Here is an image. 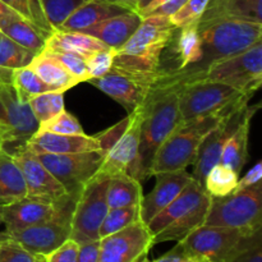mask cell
I'll use <instances>...</instances> for the list:
<instances>
[{
    "mask_svg": "<svg viewBox=\"0 0 262 262\" xmlns=\"http://www.w3.org/2000/svg\"><path fill=\"white\" fill-rule=\"evenodd\" d=\"M182 84L183 76L178 71H166L140 106L142 115L138 148L141 182L148 177V169L158 148L182 123L179 112Z\"/></svg>",
    "mask_w": 262,
    "mask_h": 262,
    "instance_id": "cell-1",
    "label": "cell"
},
{
    "mask_svg": "<svg viewBox=\"0 0 262 262\" xmlns=\"http://www.w3.org/2000/svg\"><path fill=\"white\" fill-rule=\"evenodd\" d=\"M176 31L169 17L146 15L132 37L117 50L113 66L136 73H160L164 71L161 54L173 40Z\"/></svg>",
    "mask_w": 262,
    "mask_h": 262,
    "instance_id": "cell-2",
    "label": "cell"
},
{
    "mask_svg": "<svg viewBox=\"0 0 262 262\" xmlns=\"http://www.w3.org/2000/svg\"><path fill=\"white\" fill-rule=\"evenodd\" d=\"M202 59L184 76H197L212 63L247 50L262 38V23L238 18H215L199 22ZM177 71V69H176Z\"/></svg>",
    "mask_w": 262,
    "mask_h": 262,
    "instance_id": "cell-3",
    "label": "cell"
},
{
    "mask_svg": "<svg viewBox=\"0 0 262 262\" xmlns=\"http://www.w3.org/2000/svg\"><path fill=\"white\" fill-rule=\"evenodd\" d=\"M225 115H207L182 122L155 152L148 177L164 171L186 170L196 160L200 146L207 133L211 132Z\"/></svg>",
    "mask_w": 262,
    "mask_h": 262,
    "instance_id": "cell-4",
    "label": "cell"
},
{
    "mask_svg": "<svg viewBox=\"0 0 262 262\" xmlns=\"http://www.w3.org/2000/svg\"><path fill=\"white\" fill-rule=\"evenodd\" d=\"M250 100V96L224 83L183 76L179 94L181 119L187 122L207 115L230 114L247 106Z\"/></svg>",
    "mask_w": 262,
    "mask_h": 262,
    "instance_id": "cell-5",
    "label": "cell"
},
{
    "mask_svg": "<svg viewBox=\"0 0 262 262\" xmlns=\"http://www.w3.org/2000/svg\"><path fill=\"white\" fill-rule=\"evenodd\" d=\"M205 225L255 232L262 229V183L211 197Z\"/></svg>",
    "mask_w": 262,
    "mask_h": 262,
    "instance_id": "cell-6",
    "label": "cell"
},
{
    "mask_svg": "<svg viewBox=\"0 0 262 262\" xmlns=\"http://www.w3.org/2000/svg\"><path fill=\"white\" fill-rule=\"evenodd\" d=\"M184 77L224 83L252 97L262 84V40L237 55L215 61L197 76Z\"/></svg>",
    "mask_w": 262,
    "mask_h": 262,
    "instance_id": "cell-7",
    "label": "cell"
},
{
    "mask_svg": "<svg viewBox=\"0 0 262 262\" xmlns=\"http://www.w3.org/2000/svg\"><path fill=\"white\" fill-rule=\"evenodd\" d=\"M260 230L251 232L204 224L179 243L184 250L205 262H232Z\"/></svg>",
    "mask_w": 262,
    "mask_h": 262,
    "instance_id": "cell-8",
    "label": "cell"
},
{
    "mask_svg": "<svg viewBox=\"0 0 262 262\" xmlns=\"http://www.w3.org/2000/svg\"><path fill=\"white\" fill-rule=\"evenodd\" d=\"M109 177L97 173L82 188L73 205L71 216V239L81 245L99 241V229L109 211L106 189Z\"/></svg>",
    "mask_w": 262,
    "mask_h": 262,
    "instance_id": "cell-9",
    "label": "cell"
},
{
    "mask_svg": "<svg viewBox=\"0 0 262 262\" xmlns=\"http://www.w3.org/2000/svg\"><path fill=\"white\" fill-rule=\"evenodd\" d=\"M38 160L58 179L71 199L76 201L87 182L101 168L105 155L100 151L74 154H36Z\"/></svg>",
    "mask_w": 262,
    "mask_h": 262,
    "instance_id": "cell-10",
    "label": "cell"
},
{
    "mask_svg": "<svg viewBox=\"0 0 262 262\" xmlns=\"http://www.w3.org/2000/svg\"><path fill=\"white\" fill-rule=\"evenodd\" d=\"M35 119L28 102L18 99L10 82H0V133L3 150L13 154L25 147L27 141L37 132Z\"/></svg>",
    "mask_w": 262,
    "mask_h": 262,
    "instance_id": "cell-11",
    "label": "cell"
},
{
    "mask_svg": "<svg viewBox=\"0 0 262 262\" xmlns=\"http://www.w3.org/2000/svg\"><path fill=\"white\" fill-rule=\"evenodd\" d=\"M165 72L163 71L158 74H143L124 71L113 66L106 74L100 78L89 79L87 82L122 105L129 114L143 104L152 87L165 74Z\"/></svg>",
    "mask_w": 262,
    "mask_h": 262,
    "instance_id": "cell-12",
    "label": "cell"
},
{
    "mask_svg": "<svg viewBox=\"0 0 262 262\" xmlns=\"http://www.w3.org/2000/svg\"><path fill=\"white\" fill-rule=\"evenodd\" d=\"M10 155L22 171L27 188V197L59 207L73 204L74 200L68 196L66 188L38 160L36 154L26 148L25 146Z\"/></svg>",
    "mask_w": 262,
    "mask_h": 262,
    "instance_id": "cell-13",
    "label": "cell"
},
{
    "mask_svg": "<svg viewBox=\"0 0 262 262\" xmlns=\"http://www.w3.org/2000/svg\"><path fill=\"white\" fill-rule=\"evenodd\" d=\"M152 234L141 220L100 239L97 262H142L154 246Z\"/></svg>",
    "mask_w": 262,
    "mask_h": 262,
    "instance_id": "cell-14",
    "label": "cell"
},
{
    "mask_svg": "<svg viewBox=\"0 0 262 262\" xmlns=\"http://www.w3.org/2000/svg\"><path fill=\"white\" fill-rule=\"evenodd\" d=\"M73 206L61 210L55 217L9 234L10 241L37 256H48L71 237Z\"/></svg>",
    "mask_w": 262,
    "mask_h": 262,
    "instance_id": "cell-15",
    "label": "cell"
},
{
    "mask_svg": "<svg viewBox=\"0 0 262 262\" xmlns=\"http://www.w3.org/2000/svg\"><path fill=\"white\" fill-rule=\"evenodd\" d=\"M133 113L132 122L120 140L105 155L104 163L99 173L106 177L130 176L141 182L138 170V148L141 140V115L140 107Z\"/></svg>",
    "mask_w": 262,
    "mask_h": 262,
    "instance_id": "cell-16",
    "label": "cell"
},
{
    "mask_svg": "<svg viewBox=\"0 0 262 262\" xmlns=\"http://www.w3.org/2000/svg\"><path fill=\"white\" fill-rule=\"evenodd\" d=\"M246 107L237 110V112L228 114L220 120L219 124L214 128L210 133H207L206 137L202 141L201 146L199 148V154L194 160L193 173L192 178L201 183L204 186L206 174L209 173L210 169L220 163V156H222L223 147L225 142L232 135L233 130L238 127L245 117Z\"/></svg>",
    "mask_w": 262,
    "mask_h": 262,
    "instance_id": "cell-17",
    "label": "cell"
},
{
    "mask_svg": "<svg viewBox=\"0 0 262 262\" xmlns=\"http://www.w3.org/2000/svg\"><path fill=\"white\" fill-rule=\"evenodd\" d=\"M156 183L152 191L140 202V219L147 225L164 207L168 206L192 181V174L186 170L164 171L156 174Z\"/></svg>",
    "mask_w": 262,
    "mask_h": 262,
    "instance_id": "cell-18",
    "label": "cell"
},
{
    "mask_svg": "<svg viewBox=\"0 0 262 262\" xmlns=\"http://www.w3.org/2000/svg\"><path fill=\"white\" fill-rule=\"evenodd\" d=\"M73 205L74 202L67 205V206L59 207L53 204H48V202L25 197L19 201L3 206L5 229H7L8 234H12V233L22 230L25 228L48 222V220L55 217L61 210L72 207Z\"/></svg>",
    "mask_w": 262,
    "mask_h": 262,
    "instance_id": "cell-19",
    "label": "cell"
},
{
    "mask_svg": "<svg viewBox=\"0 0 262 262\" xmlns=\"http://www.w3.org/2000/svg\"><path fill=\"white\" fill-rule=\"evenodd\" d=\"M26 148L33 154H74L86 151H99L94 136L55 135L37 130L26 143Z\"/></svg>",
    "mask_w": 262,
    "mask_h": 262,
    "instance_id": "cell-20",
    "label": "cell"
},
{
    "mask_svg": "<svg viewBox=\"0 0 262 262\" xmlns=\"http://www.w3.org/2000/svg\"><path fill=\"white\" fill-rule=\"evenodd\" d=\"M142 18L137 12H127L107 18L82 32L94 36L109 48L119 50L140 27Z\"/></svg>",
    "mask_w": 262,
    "mask_h": 262,
    "instance_id": "cell-21",
    "label": "cell"
},
{
    "mask_svg": "<svg viewBox=\"0 0 262 262\" xmlns=\"http://www.w3.org/2000/svg\"><path fill=\"white\" fill-rule=\"evenodd\" d=\"M206 196H209V193L204 188V186L197 181H194V179H192L187 184L186 188L168 206L164 207L152 220H150L147 228L151 234H152V237L160 233L163 229H165L168 225L176 222L177 219H179L187 211H189L192 207L200 204Z\"/></svg>",
    "mask_w": 262,
    "mask_h": 262,
    "instance_id": "cell-22",
    "label": "cell"
},
{
    "mask_svg": "<svg viewBox=\"0 0 262 262\" xmlns=\"http://www.w3.org/2000/svg\"><path fill=\"white\" fill-rule=\"evenodd\" d=\"M258 109H260V104L252 105V106L247 105L242 122L233 130L223 147L220 164L228 166L238 174L241 173L248 159V138H250L251 120Z\"/></svg>",
    "mask_w": 262,
    "mask_h": 262,
    "instance_id": "cell-23",
    "label": "cell"
},
{
    "mask_svg": "<svg viewBox=\"0 0 262 262\" xmlns=\"http://www.w3.org/2000/svg\"><path fill=\"white\" fill-rule=\"evenodd\" d=\"M130 12L125 8L115 5L106 0H90L74 10L60 25L58 31H82L123 13Z\"/></svg>",
    "mask_w": 262,
    "mask_h": 262,
    "instance_id": "cell-24",
    "label": "cell"
},
{
    "mask_svg": "<svg viewBox=\"0 0 262 262\" xmlns=\"http://www.w3.org/2000/svg\"><path fill=\"white\" fill-rule=\"evenodd\" d=\"M210 202H211V196L209 194L200 204H197L189 211L182 215L179 219H177L176 222L168 225L160 233L154 235V245L163 242H170V241H173V242H181L189 233H192L194 229L204 225L207 216V212H209Z\"/></svg>",
    "mask_w": 262,
    "mask_h": 262,
    "instance_id": "cell-25",
    "label": "cell"
},
{
    "mask_svg": "<svg viewBox=\"0 0 262 262\" xmlns=\"http://www.w3.org/2000/svg\"><path fill=\"white\" fill-rule=\"evenodd\" d=\"M215 18H238L262 23V0H210L200 20Z\"/></svg>",
    "mask_w": 262,
    "mask_h": 262,
    "instance_id": "cell-26",
    "label": "cell"
},
{
    "mask_svg": "<svg viewBox=\"0 0 262 262\" xmlns=\"http://www.w3.org/2000/svg\"><path fill=\"white\" fill-rule=\"evenodd\" d=\"M27 197L25 178L13 156L0 148V206Z\"/></svg>",
    "mask_w": 262,
    "mask_h": 262,
    "instance_id": "cell-27",
    "label": "cell"
},
{
    "mask_svg": "<svg viewBox=\"0 0 262 262\" xmlns=\"http://www.w3.org/2000/svg\"><path fill=\"white\" fill-rule=\"evenodd\" d=\"M177 31L178 36L174 45V53L177 54V59L179 61L177 71L189 73L199 66L202 59V43L199 22L177 28Z\"/></svg>",
    "mask_w": 262,
    "mask_h": 262,
    "instance_id": "cell-28",
    "label": "cell"
},
{
    "mask_svg": "<svg viewBox=\"0 0 262 262\" xmlns=\"http://www.w3.org/2000/svg\"><path fill=\"white\" fill-rule=\"evenodd\" d=\"M105 43L95 38L94 36L87 35L78 31H54L53 35L46 40L45 49H59V50L72 51L82 55L83 58H90L97 51L107 49Z\"/></svg>",
    "mask_w": 262,
    "mask_h": 262,
    "instance_id": "cell-29",
    "label": "cell"
},
{
    "mask_svg": "<svg viewBox=\"0 0 262 262\" xmlns=\"http://www.w3.org/2000/svg\"><path fill=\"white\" fill-rule=\"evenodd\" d=\"M30 67L46 84L53 87L55 91L66 92L67 90L78 84L77 79L64 68L63 64L46 51L37 54Z\"/></svg>",
    "mask_w": 262,
    "mask_h": 262,
    "instance_id": "cell-30",
    "label": "cell"
},
{
    "mask_svg": "<svg viewBox=\"0 0 262 262\" xmlns=\"http://www.w3.org/2000/svg\"><path fill=\"white\" fill-rule=\"evenodd\" d=\"M0 31L20 46L33 51L35 54H40L46 46L48 38L35 26L18 14L3 20L0 23Z\"/></svg>",
    "mask_w": 262,
    "mask_h": 262,
    "instance_id": "cell-31",
    "label": "cell"
},
{
    "mask_svg": "<svg viewBox=\"0 0 262 262\" xmlns=\"http://www.w3.org/2000/svg\"><path fill=\"white\" fill-rule=\"evenodd\" d=\"M141 182L130 176H114L109 178L106 201L109 209L140 205L142 200Z\"/></svg>",
    "mask_w": 262,
    "mask_h": 262,
    "instance_id": "cell-32",
    "label": "cell"
},
{
    "mask_svg": "<svg viewBox=\"0 0 262 262\" xmlns=\"http://www.w3.org/2000/svg\"><path fill=\"white\" fill-rule=\"evenodd\" d=\"M10 83H12L18 99L22 102H28L36 95L55 91L53 87L46 84L30 66L14 69L12 72V77H10Z\"/></svg>",
    "mask_w": 262,
    "mask_h": 262,
    "instance_id": "cell-33",
    "label": "cell"
},
{
    "mask_svg": "<svg viewBox=\"0 0 262 262\" xmlns=\"http://www.w3.org/2000/svg\"><path fill=\"white\" fill-rule=\"evenodd\" d=\"M18 15L35 26L46 38L54 33V28L49 23L40 0H2Z\"/></svg>",
    "mask_w": 262,
    "mask_h": 262,
    "instance_id": "cell-34",
    "label": "cell"
},
{
    "mask_svg": "<svg viewBox=\"0 0 262 262\" xmlns=\"http://www.w3.org/2000/svg\"><path fill=\"white\" fill-rule=\"evenodd\" d=\"M36 55L37 54L20 46L0 31V69L13 72L27 67Z\"/></svg>",
    "mask_w": 262,
    "mask_h": 262,
    "instance_id": "cell-35",
    "label": "cell"
},
{
    "mask_svg": "<svg viewBox=\"0 0 262 262\" xmlns=\"http://www.w3.org/2000/svg\"><path fill=\"white\" fill-rule=\"evenodd\" d=\"M238 179V173L219 163L206 174L204 188L211 197H224L235 191Z\"/></svg>",
    "mask_w": 262,
    "mask_h": 262,
    "instance_id": "cell-36",
    "label": "cell"
},
{
    "mask_svg": "<svg viewBox=\"0 0 262 262\" xmlns=\"http://www.w3.org/2000/svg\"><path fill=\"white\" fill-rule=\"evenodd\" d=\"M140 219V205L109 209L99 229L100 239L129 227Z\"/></svg>",
    "mask_w": 262,
    "mask_h": 262,
    "instance_id": "cell-37",
    "label": "cell"
},
{
    "mask_svg": "<svg viewBox=\"0 0 262 262\" xmlns=\"http://www.w3.org/2000/svg\"><path fill=\"white\" fill-rule=\"evenodd\" d=\"M35 119L38 125L51 119L64 110V92L49 91L36 95L28 101Z\"/></svg>",
    "mask_w": 262,
    "mask_h": 262,
    "instance_id": "cell-38",
    "label": "cell"
},
{
    "mask_svg": "<svg viewBox=\"0 0 262 262\" xmlns=\"http://www.w3.org/2000/svg\"><path fill=\"white\" fill-rule=\"evenodd\" d=\"M40 2L49 23L56 31L74 10L90 0H40Z\"/></svg>",
    "mask_w": 262,
    "mask_h": 262,
    "instance_id": "cell-39",
    "label": "cell"
},
{
    "mask_svg": "<svg viewBox=\"0 0 262 262\" xmlns=\"http://www.w3.org/2000/svg\"><path fill=\"white\" fill-rule=\"evenodd\" d=\"M37 130H42V132H50L55 133V135H83L84 130L82 128L79 120L74 117L73 114L67 112L66 109L63 112L59 113L51 119L46 120V122L41 123L38 125Z\"/></svg>",
    "mask_w": 262,
    "mask_h": 262,
    "instance_id": "cell-40",
    "label": "cell"
},
{
    "mask_svg": "<svg viewBox=\"0 0 262 262\" xmlns=\"http://www.w3.org/2000/svg\"><path fill=\"white\" fill-rule=\"evenodd\" d=\"M48 54H50L53 58L60 61L64 68L77 79V82H87L89 81V72H87L86 58L72 51L59 50V49H43Z\"/></svg>",
    "mask_w": 262,
    "mask_h": 262,
    "instance_id": "cell-41",
    "label": "cell"
},
{
    "mask_svg": "<svg viewBox=\"0 0 262 262\" xmlns=\"http://www.w3.org/2000/svg\"><path fill=\"white\" fill-rule=\"evenodd\" d=\"M209 3L210 0H187L171 17H169V19L176 28L199 22Z\"/></svg>",
    "mask_w": 262,
    "mask_h": 262,
    "instance_id": "cell-42",
    "label": "cell"
},
{
    "mask_svg": "<svg viewBox=\"0 0 262 262\" xmlns=\"http://www.w3.org/2000/svg\"><path fill=\"white\" fill-rule=\"evenodd\" d=\"M133 113H129L124 119H122L120 122H118L117 124L112 125L107 129L102 130L99 135H95V140H96L97 145H99V151L104 155H106L110 150L113 148V146L120 140L123 135L125 133L127 128L129 127L130 122H132Z\"/></svg>",
    "mask_w": 262,
    "mask_h": 262,
    "instance_id": "cell-43",
    "label": "cell"
},
{
    "mask_svg": "<svg viewBox=\"0 0 262 262\" xmlns=\"http://www.w3.org/2000/svg\"><path fill=\"white\" fill-rule=\"evenodd\" d=\"M117 55V49L107 48L101 51H97L94 55L86 59L87 72H89V79L100 78L112 69L114 64V58Z\"/></svg>",
    "mask_w": 262,
    "mask_h": 262,
    "instance_id": "cell-44",
    "label": "cell"
},
{
    "mask_svg": "<svg viewBox=\"0 0 262 262\" xmlns=\"http://www.w3.org/2000/svg\"><path fill=\"white\" fill-rule=\"evenodd\" d=\"M42 256L33 255L14 241L0 243V262H37Z\"/></svg>",
    "mask_w": 262,
    "mask_h": 262,
    "instance_id": "cell-45",
    "label": "cell"
},
{
    "mask_svg": "<svg viewBox=\"0 0 262 262\" xmlns=\"http://www.w3.org/2000/svg\"><path fill=\"white\" fill-rule=\"evenodd\" d=\"M77 260H78V243L72 241L71 238L45 256V262H77Z\"/></svg>",
    "mask_w": 262,
    "mask_h": 262,
    "instance_id": "cell-46",
    "label": "cell"
},
{
    "mask_svg": "<svg viewBox=\"0 0 262 262\" xmlns=\"http://www.w3.org/2000/svg\"><path fill=\"white\" fill-rule=\"evenodd\" d=\"M232 262H262V230L233 258Z\"/></svg>",
    "mask_w": 262,
    "mask_h": 262,
    "instance_id": "cell-47",
    "label": "cell"
},
{
    "mask_svg": "<svg viewBox=\"0 0 262 262\" xmlns=\"http://www.w3.org/2000/svg\"><path fill=\"white\" fill-rule=\"evenodd\" d=\"M142 262H205L201 258L196 257L192 253H189L188 251H186L183 248V246L181 243H177L176 247L171 248L170 251H168L166 253H164L160 257L155 258V260H147V257L143 258Z\"/></svg>",
    "mask_w": 262,
    "mask_h": 262,
    "instance_id": "cell-48",
    "label": "cell"
},
{
    "mask_svg": "<svg viewBox=\"0 0 262 262\" xmlns=\"http://www.w3.org/2000/svg\"><path fill=\"white\" fill-rule=\"evenodd\" d=\"M99 251L100 239L81 243V245H78V260L77 262H97Z\"/></svg>",
    "mask_w": 262,
    "mask_h": 262,
    "instance_id": "cell-49",
    "label": "cell"
},
{
    "mask_svg": "<svg viewBox=\"0 0 262 262\" xmlns=\"http://www.w3.org/2000/svg\"><path fill=\"white\" fill-rule=\"evenodd\" d=\"M262 179V161H258L255 166L250 169L247 173L245 174L242 179H238L237 188L235 189H242L247 188V187L255 186V184L260 183Z\"/></svg>",
    "mask_w": 262,
    "mask_h": 262,
    "instance_id": "cell-50",
    "label": "cell"
},
{
    "mask_svg": "<svg viewBox=\"0 0 262 262\" xmlns=\"http://www.w3.org/2000/svg\"><path fill=\"white\" fill-rule=\"evenodd\" d=\"M187 0H169V2H165L164 4L159 5L158 8L152 10L150 14H155V15H164V17H171L182 5L186 3ZM148 14V15H150Z\"/></svg>",
    "mask_w": 262,
    "mask_h": 262,
    "instance_id": "cell-51",
    "label": "cell"
},
{
    "mask_svg": "<svg viewBox=\"0 0 262 262\" xmlns=\"http://www.w3.org/2000/svg\"><path fill=\"white\" fill-rule=\"evenodd\" d=\"M106 2L125 8L130 12H137V0H106Z\"/></svg>",
    "mask_w": 262,
    "mask_h": 262,
    "instance_id": "cell-52",
    "label": "cell"
},
{
    "mask_svg": "<svg viewBox=\"0 0 262 262\" xmlns=\"http://www.w3.org/2000/svg\"><path fill=\"white\" fill-rule=\"evenodd\" d=\"M13 15H17V13L13 9H10L7 4H4V3L0 0V23H2L3 20L8 19V18L13 17Z\"/></svg>",
    "mask_w": 262,
    "mask_h": 262,
    "instance_id": "cell-53",
    "label": "cell"
},
{
    "mask_svg": "<svg viewBox=\"0 0 262 262\" xmlns=\"http://www.w3.org/2000/svg\"><path fill=\"white\" fill-rule=\"evenodd\" d=\"M9 239V234H8L7 229H5L4 217H3V206H0V243L7 242Z\"/></svg>",
    "mask_w": 262,
    "mask_h": 262,
    "instance_id": "cell-54",
    "label": "cell"
},
{
    "mask_svg": "<svg viewBox=\"0 0 262 262\" xmlns=\"http://www.w3.org/2000/svg\"><path fill=\"white\" fill-rule=\"evenodd\" d=\"M165 2H169V0H152V2H151L150 4H148L147 7H146L145 9L142 10V12L138 13V14H141V15H142V17H146V15L150 14V13L152 12V10L155 9V8H158L159 5L164 4V3H165Z\"/></svg>",
    "mask_w": 262,
    "mask_h": 262,
    "instance_id": "cell-55",
    "label": "cell"
},
{
    "mask_svg": "<svg viewBox=\"0 0 262 262\" xmlns=\"http://www.w3.org/2000/svg\"><path fill=\"white\" fill-rule=\"evenodd\" d=\"M10 77H12V72L0 69V82H10Z\"/></svg>",
    "mask_w": 262,
    "mask_h": 262,
    "instance_id": "cell-56",
    "label": "cell"
},
{
    "mask_svg": "<svg viewBox=\"0 0 262 262\" xmlns=\"http://www.w3.org/2000/svg\"><path fill=\"white\" fill-rule=\"evenodd\" d=\"M151 2H152V0H137V13L142 12Z\"/></svg>",
    "mask_w": 262,
    "mask_h": 262,
    "instance_id": "cell-57",
    "label": "cell"
},
{
    "mask_svg": "<svg viewBox=\"0 0 262 262\" xmlns=\"http://www.w3.org/2000/svg\"><path fill=\"white\" fill-rule=\"evenodd\" d=\"M0 148H3V137H2V133H0Z\"/></svg>",
    "mask_w": 262,
    "mask_h": 262,
    "instance_id": "cell-58",
    "label": "cell"
},
{
    "mask_svg": "<svg viewBox=\"0 0 262 262\" xmlns=\"http://www.w3.org/2000/svg\"><path fill=\"white\" fill-rule=\"evenodd\" d=\"M37 262H45V257H42V258H40V260H38Z\"/></svg>",
    "mask_w": 262,
    "mask_h": 262,
    "instance_id": "cell-59",
    "label": "cell"
},
{
    "mask_svg": "<svg viewBox=\"0 0 262 262\" xmlns=\"http://www.w3.org/2000/svg\"><path fill=\"white\" fill-rule=\"evenodd\" d=\"M142 261H143V260H142Z\"/></svg>",
    "mask_w": 262,
    "mask_h": 262,
    "instance_id": "cell-60",
    "label": "cell"
}]
</instances>
